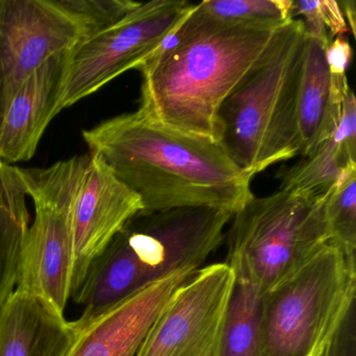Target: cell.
Returning <instances> with one entry per match:
<instances>
[{
    "mask_svg": "<svg viewBox=\"0 0 356 356\" xmlns=\"http://www.w3.org/2000/svg\"><path fill=\"white\" fill-rule=\"evenodd\" d=\"M281 28L220 22L193 6L138 68L139 113L172 130L218 141L220 107Z\"/></svg>",
    "mask_w": 356,
    "mask_h": 356,
    "instance_id": "6da1fadb",
    "label": "cell"
},
{
    "mask_svg": "<svg viewBox=\"0 0 356 356\" xmlns=\"http://www.w3.org/2000/svg\"><path fill=\"white\" fill-rule=\"evenodd\" d=\"M83 137L143 204L141 213L210 208L234 214L253 197L251 177L218 141L149 122L138 111L102 122Z\"/></svg>",
    "mask_w": 356,
    "mask_h": 356,
    "instance_id": "7a4b0ae2",
    "label": "cell"
},
{
    "mask_svg": "<svg viewBox=\"0 0 356 356\" xmlns=\"http://www.w3.org/2000/svg\"><path fill=\"white\" fill-rule=\"evenodd\" d=\"M233 214L182 208L131 218L93 260L72 297L84 306L76 322L92 320L140 289L179 272L195 273L225 238Z\"/></svg>",
    "mask_w": 356,
    "mask_h": 356,
    "instance_id": "3957f363",
    "label": "cell"
},
{
    "mask_svg": "<svg viewBox=\"0 0 356 356\" xmlns=\"http://www.w3.org/2000/svg\"><path fill=\"white\" fill-rule=\"evenodd\" d=\"M306 39L301 19L279 29L218 112V143L251 178L299 152L297 99Z\"/></svg>",
    "mask_w": 356,
    "mask_h": 356,
    "instance_id": "277c9868",
    "label": "cell"
},
{
    "mask_svg": "<svg viewBox=\"0 0 356 356\" xmlns=\"http://www.w3.org/2000/svg\"><path fill=\"white\" fill-rule=\"evenodd\" d=\"M225 238L235 279L266 295L330 243L323 197L283 188L253 195L233 214Z\"/></svg>",
    "mask_w": 356,
    "mask_h": 356,
    "instance_id": "5b68a950",
    "label": "cell"
},
{
    "mask_svg": "<svg viewBox=\"0 0 356 356\" xmlns=\"http://www.w3.org/2000/svg\"><path fill=\"white\" fill-rule=\"evenodd\" d=\"M355 291L356 257L327 243L262 297L259 356H324Z\"/></svg>",
    "mask_w": 356,
    "mask_h": 356,
    "instance_id": "8992f818",
    "label": "cell"
},
{
    "mask_svg": "<svg viewBox=\"0 0 356 356\" xmlns=\"http://www.w3.org/2000/svg\"><path fill=\"white\" fill-rule=\"evenodd\" d=\"M89 159L87 154L47 168H18L36 216L22 243L16 289L41 298L61 314L72 298V212Z\"/></svg>",
    "mask_w": 356,
    "mask_h": 356,
    "instance_id": "52a82bcc",
    "label": "cell"
},
{
    "mask_svg": "<svg viewBox=\"0 0 356 356\" xmlns=\"http://www.w3.org/2000/svg\"><path fill=\"white\" fill-rule=\"evenodd\" d=\"M185 0H153L70 49L59 113L124 72L138 70L193 10Z\"/></svg>",
    "mask_w": 356,
    "mask_h": 356,
    "instance_id": "ba28073f",
    "label": "cell"
},
{
    "mask_svg": "<svg viewBox=\"0 0 356 356\" xmlns=\"http://www.w3.org/2000/svg\"><path fill=\"white\" fill-rule=\"evenodd\" d=\"M234 284L226 262L200 268L175 291L137 356H218Z\"/></svg>",
    "mask_w": 356,
    "mask_h": 356,
    "instance_id": "9c48e42d",
    "label": "cell"
},
{
    "mask_svg": "<svg viewBox=\"0 0 356 356\" xmlns=\"http://www.w3.org/2000/svg\"><path fill=\"white\" fill-rule=\"evenodd\" d=\"M82 39L53 0H0V115L26 79Z\"/></svg>",
    "mask_w": 356,
    "mask_h": 356,
    "instance_id": "30bf717a",
    "label": "cell"
},
{
    "mask_svg": "<svg viewBox=\"0 0 356 356\" xmlns=\"http://www.w3.org/2000/svg\"><path fill=\"white\" fill-rule=\"evenodd\" d=\"M88 165L74 200V268L72 298L80 289L93 260L143 210V204L97 154L89 153Z\"/></svg>",
    "mask_w": 356,
    "mask_h": 356,
    "instance_id": "8fae6325",
    "label": "cell"
},
{
    "mask_svg": "<svg viewBox=\"0 0 356 356\" xmlns=\"http://www.w3.org/2000/svg\"><path fill=\"white\" fill-rule=\"evenodd\" d=\"M195 273L179 272L118 302L78 326L66 356H137L149 329L175 291Z\"/></svg>",
    "mask_w": 356,
    "mask_h": 356,
    "instance_id": "7c38bea8",
    "label": "cell"
},
{
    "mask_svg": "<svg viewBox=\"0 0 356 356\" xmlns=\"http://www.w3.org/2000/svg\"><path fill=\"white\" fill-rule=\"evenodd\" d=\"M70 51L57 54L24 81L0 115V160L28 161L56 115L65 79Z\"/></svg>",
    "mask_w": 356,
    "mask_h": 356,
    "instance_id": "4fadbf2b",
    "label": "cell"
},
{
    "mask_svg": "<svg viewBox=\"0 0 356 356\" xmlns=\"http://www.w3.org/2000/svg\"><path fill=\"white\" fill-rule=\"evenodd\" d=\"M327 47L312 37L306 39L297 99L298 155L302 158L312 155L333 136L350 89L347 76H331Z\"/></svg>",
    "mask_w": 356,
    "mask_h": 356,
    "instance_id": "5bb4252c",
    "label": "cell"
},
{
    "mask_svg": "<svg viewBox=\"0 0 356 356\" xmlns=\"http://www.w3.org/2000/svg\"><path fill=\"white\" fill-rule=\"evenodd\" d=\"M76 334L74 321L20 289L0 307V356H66Z\"/></svg>",
    "mask_w": 356,
    "mask_h": 356,
    "instance_id": "9a60e30c",
    "label": "cell"
},
{
    "mask_svg": "<svg viewBox=\"0 0 356 356\" xmlns=\"http://www.w3.org/2000/svg\"><path fill=\"white\" fill-rule=\"evenodd\" d=\"M356 168V101L350 88L332 137L312 155L277 174L280 188L324 197L348 170Z\"/></svg>",
    "mask_w": 356,
    "mask_h": 356,
    "instance_id": "2e32d148",
    "label": "cell"
},
{
    "mask_svg": "<svg viewBox=\"0 0 356 356\" xmlns=\"http://www.w3.org/2000/svg\"><path fill=\"white\" fill-rule=\"evenodd\" d=\"M18 168L0 160V307L15 291L30 213Z\"/></svg>",
    "mask_w": 356,
    "mask_h": 356,
    "instance_id": "e0dca14e",
    "label": "cell"
},
{
    "mask_svg": "<svg viewBox=\"0 0 356 356\" xmlns=\"http://www.w3.org/2000/svg\"><path fill=\"white\" fill-rule=\"evenodd\" d=\"M264 295L235 279L218 356H259Z\"/></svg>",
    "mask_w": 356,
    "mask_h": 356,
    "instance_id": "ac0fdd59",
    "label": "cell"
},
{
    "mask_svg": "<svg viewBox=\"0 0 356 356\" xmlns=\"http://www.w3.org/2000/svg\"><path fill=\"white\" fill-rule=\"evenodd\" d=\"M197 7L214 19L232 24L278 29L293 19L291 0H205Z\"/></svg>",
    "mask_w": 356,
    "mask_h": 356,
    "instance_id": "d6986e66",
    "label": "cell"
},
{
    "mask_svg": "<svg viewBox=\"0 0 356 356\" xmlns=\"http://www.w3.org/2000/svg\"><path fill=\"white\" fill-rule=\"evenodd\" d=\"M330 243L350 257L356 251V168L348 170L323 197Z\"/></svg>",
    "mask_w": 356,
    "mask_h": 356,
    "instance_id": "ffe728a7",
    "label": "cell"
},
{
    "mask_svg": "<svg viewBox=\"0 0 356 356\" xmlns=\"http://www.w3.org/2000/svg\"><path fill=\"white\" fill-rule=\"evenodd\" d=\"M83 33V39L115 24L139 5L131 0H53Z\"/></svg>",
    "mask_w": 356,
    "mask_h": 356,
    "instance_id": "44dd1931",
    "label": "cell"
},
{
    "mask_svg": "<svg viewBox=\"0 0 356 356\" xmlns=\"http://www.w3.org/2000/svg\"><path fill=\"white\" fill-rule=\"evenodd\" d=\"M355 304L350 308L324 356H356Z\"/></svg>",
    "mask_w": 356,
    "mask_h": 356,
    "instance_id": "7402d4cb",
    "label": "cell"
},
{
    "mask_svg": "<svg viewBox=\"0 0 356 356\" xmlns=\"http://www.w3.org/2000/svg\"><path fill=\"white\" fill-rule=\"evenodd\" d=\"M352 60V47L345 36L337 37L326 49V61L333 76H346Z\"/></svg>",
    "mask_w": 356,
    "mask_h": 356,
    "instance_id": "603a6c76",
    "label": "cell"
},
{
    "mask_svg": "<svg viewBox=\"0 0 356 356\" xmlns=\"http://www.w3.org/2000/svg\"><path fill=\"white\" fill-rule=\"evenodd\" d=\"M321 18L328 31L331 40L339 36H345L349 33L347 22L343 18V12L339 3L334 0H323L318 1Z\"/></svg>",
    "mask_w": 356,
    "mask_h": 356,
    "instance_id": "cb8c5ba5",
    "label": "cell"
},
{
    "mask_svg": "<svg viewBox=\"0 0 356 356\" xmlns=\"http://www.w3.org/2000/svg\"><path fill=\"white\" fill-rule=\"evenodd\" d=\"M339 5L341 12H343V18H345V20H347L346 22H347V26H349L350 29H351L352 34H355V1H353V0H343V1L339 3Z\"/></svg>",
    "mask_w": 356,
    "mask_h": 356,
    "instance_id": "d4e9b609",
    "label": "cell"
}]
</instances>
